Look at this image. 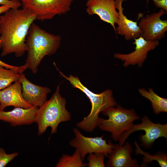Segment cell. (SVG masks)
Segmentation results:
<instances>
[{"mask_svg": "<svg viewBox=\"0 0 167 167\" xmlns=\"http://www.w3.org/2000/svg\"><path fill=\"white\" fill-rule=\"evenodd\" d=\"M0 16L1 56L14 53L22 56L28 48L26 40L29 28L36 19V15L27 9L10 8Z\"/></svg>", "mask_w": 167, "mask_h": 167, "instance_id": "cell-1", "label": "cell"}, {"mask_svg": "<svg viewBox=\"0 0 167 167\" xmlns=\"http://www.w3.org/2000/svg\"><path fill=\"white\" fill-rule=\"evenodd\" d=\"M61 36L47 32L33 22L31 25L26 40L28 54L25 64L34 74L46 56L55 53L61 41Z\"/></svg>", "mask_w": 167, "mask_h": 167, "instance_id": "cell-2", "label": "cell"}, {"mask_svg": "<svg viewBox=\"0 0 167 167\" xmlns=\"http://www.w3.org/2000/svg\"><path fill=\"white\" fill-rule=\"evenodd\" d=\"M54 65L61 76L67 80L73 87L84 92L89 99L92 105L90 112L82 120L77 123L76 126L86 132H92L98 126L100 113L117 105L113 97L112 91L108 89L100 93H95L83 85L77 76L71 74L68 77L58 69L55 64Z\"/></svg>", "mask_w": 167, "mask_h": 167, "instance_id": "cell-3", "label": "cell"}, {"mask_svg": "<svg viewBox=\"0 0 167 167\" xmlns=\"http://www.w3.org/2000/svg\"><path fill=\"white\" fill-rule=\"evenodd\" d=\"M60 84L50 99L37 109L35 116V122L37 125L38 135L45 133L48 127L51 128V135L56 133L58 125L62 122L69 121L71 115L66 108V99L60 92Z\"/></svg>", "mask_w": 167, "mask_h": 167, "instance_id": "cell-4", "label": "cell"}, {"mask_svg": "<svg viewBox=\"0 0 167 167\" xmlns=\"http://www.w3.org/2000/svg\"><path fill=\"white\" fill-rule=\"evenodd\" d=\"M102 113L108 118L99 117L98 126L101 130L110 132L115 141H118L122 134L132 128L135 120L140 118L134 109H125L119 105L109 108Z\"/></svg>", "mask_w": 167, "mask_h": 167, "instance_id": "cell-5", "label": "cell"}, {"mask_svg": "<svg viewBox=\"0 0 167 167\" xmlns=\"http://www.w3.org/2000/svg\"><path fill=\"white\" fill-rule=\"evenodd\" d=\"M22 8L34 13L36 19L50 20L57 15L67 13L74 0H19Z\"/></svg>", "mask_w": 167, "mask_h": 167, "instance_id": "cell-6", "label": "cell"}, {"mask_svg": "<svg viewBox=\"0 0 167 167\" xmlns=\"http://www.w3.org/2000/svg\"><path fill=\"white\" fill-rule=\"evenodd\" d=\"M142 122L134 124L132 128L124 132L119 140V144L122 145L130 135L132 132L139 130H143L145 133L140 135L139 137L141 145L145 148H150L156 139L163 137L167 139V124L159 123H154L149 119L147 115L141 119Z\"/></svg>", "mask_w": 167, "mask_h": 167, "instance_id": "cell-7", "label": "cell"}, {"mask_svg": "<svg viewBox=\"0 0 167 167\" xmlns=\"http://www.w3.org/2000/svg\"><path fill=\"white\" fill-rule=\"evenodd\" d=\"M73 132L75 137L69 142V144L79 152L83 161L86 155L92 153H102L108 157L115 148V145L110 141L107 143L106 139H103L104 136H85L76 128L73 129Z\"/></svg>", "mask_w": 167, "mask_h": 167, "instance_id": "cell-8", "label": "cell"}, {"mask_svg": "<svg viewBox=\"0 0 167 167\" xmlns=\"http://www.w3.org/2000/svg\"><path fill=\"white\" fill-rule=\"evenodd\" d=\"M161 9L157 13L148 14L142 18L139 26L142 31L141 36L147 41L160 40L164 37L167 30V21L162 20L161 16L167 13Z\"/></svg>", "mask_w": 167, "mask_h": 167, "instance_id": "cell-9", "label": "cell"}, {"mask_svg": "<svg viewBox=\"0 0 167 167\" xmlns=\"http://www.w3.org/2000/svg\"><path fill=\"white\" fill-rule=\"evenodd\" d=\"M134 39L135 42L133 43L135 47L134 51L126 54L118 53L114 54L115 58L124 61L125 67L135 64H137L139 67L142 66L147 57L148 52L154 49L159 44L158 40L147 41L141 36Z\"/></svg>", "mask_w": 167, "mask_h": 167, "instance_id": "cell-10", "label": "cell"}, {"mask_svg": "<svg viewBox=\"0 0 167 167\" xmlns=\"http://www.w3.org/2000/svg\"><path fill=\"white\" fill-rule=\"evenodd\" d=\"M86 11L89 15H96L101 20L110 24L116 32L115 24L118 19L115 0H88Z\"/></svg>", "mask_w": 167, "mask_h": 167, "instance_id": "cell-11", "label": "cell"}, {"mask_svg": "<svg viewBox=\"0 0 167 167\" xmlns=\"http://www.w3.org/2000/svg\"><path fill=\"white\" fill-rule=\"evenodd\" d=\"M29 109L33 107L24 98L21 84L18 79L5 88L0 90V111L8 106Z\"/></svg>", "mask_w": 167, "mask_h": 167, "instance_id": "cell-12", "label": "cell"}, {"mask_svg": "<svg viewBox=\"0 0 167 167\" xmlns=\"http://www.w3.org/2000/svg\"><path fill=\"white\" fill-rule=\"evenodd\" d=\"M22 94L24 99L33 107H40L46 101L50 88L35 85L28 80L23 73L19 74Z\"/></svg>", "mask_w": 167, "mask_h": 167, "instance_id": "cell-13", "label": "cell"}, {"mask_svg": "<svg viewBox=\"0 0 167 167\" xmlns=\"http://www.w3.org/2000/svg\"><path fill=\"white\" fill-rule=\"evenodd\" d=\"M133 149L131 145L126 142L124 145H115L112 152L109 155L106 166L108 167H138L139 165L136 159L131 156Z\"/></svg>", "mask_w": 167, "mask_h": 167, "instance_id": "cell-14", "label": "cell"}, {"mask_svg": "<svg viewBox=\"0 0 167 167\" xmlns=\"http://www.w3.org/2000/svg\"><path fill=\"white\" fill-rule=\"evenodd\" d=\"M38 108L15 107L10 111H0V120L9 123L13 126L30 125L35 122V116Z\"/></svg>", "mask_w": 167, "mask_h": 167, "instance_id": "cell-15", "label": "cell"}, {"mask_svg": "<svg viewBox=\"0 0 167 167\" xmlns=\"http://www.w3.org/2000/svg\"><path fill=\"white\" fill-rule=\"evenodd\" d=\"M127 0H115L116 9L118 10V19L116 28L118 34L123 36L125 39L129 40L141 36L142 31L138 25L137 21L134 22L127 19L123 14L122 3Z\"/></svg>", "mask_w": 167, "mask_h": 167, "instance_id": "cell-16", "label": "cell"}, {"mask_svg": "<svg viewBox=\"0 0 167 167\" xmlns=\"http://www.w3.org/2000/svg\"><path fill=\"white\" fill-rule=\"evenodd\" d=\"M139 92L141 95L148 100L151 103L154 113L157 114L161 112H167V99L160 97L149 88L148 90L140 88Z\"/></svg>", "mask_w": 167, "mask_h": 167, "instance_id": "cell-17", "label": "cell"}, {"mask_svg": "<svg viewBox=\"0 0 167 167\" xmlns=\"http://www.w3.org/2000/svg\"><path fill=\"white\" fill-rule=\"evenodd\" d=\"M134 143L136 148L135 154H140L143 156L142 166H146L147 164L155 161L158 162L159 165L161 167L167 166V155L166 153L162 152H159L156 154L152 155L149 153L143 152L141 149L136 141Z\"/></svg>", "mask_w": 167, "mask_h": 167, "instance_id": "cell-18", "label": "cell"}, {"mask_svg": "<svg viewBox=\"0 0 167 167\" xmlns=\"http://www.w3.org/2000/svg\"><path fill=\"white\" fill-rule=\"evenodd\" d=\"M80 154L76 149L71 156L63 154L57 163L56 167H84L88 164L83 162Z\"/></svg>", "mask_w": 167, "mask_h": 167, "instance_id": "cell-19", "label": "cell"}, {"mask_svg": "<svg viewBox=\"0 0 167 167\" xmlns=\"http://www.w3.org/2000/svg\"><path fill=\"white\" fill-rule=\"evenodd\" d=\"M19 74L14 71L0 66V90L19 79Z\"/></svg>", "mask_w": 167, "mask_h": 167, "instance_id": "cell-20", "label": "cell"}, {"mask_svg": "<svg viewBox=\"0 0 167 167\" xmlns=\"http://www.w3.org/2000/svg\"><path fill=\"white\" fill-rule=\"evenodd\" d=\"M87 157L89 167H105L104 160L105 155L102 153H92L89 154Z\"/></svg>", "mask_w": 167, "mask_h": 167, "instance_id": "cell-21", "label": "cell"}, {"mask_svg": "<svg viewBox=\"0 0 167 167\" xmlns=\"http://www.w3.org/2000/svg\"><path fill=\"white\" fill-rule=\"evenodd\" d=\"M18 154L17 152L7 154L4 149L0 148V167H5Z\"/></svg>", "mask_w": 167, "mask_h": 167, "instance_id": "cell-22", "label": "cell"}, {"mask_svg": "<svg viewBox=\"0 0 167 167\" xmlns=\"http://www.w3.org/2000/svg\"><path fill=\"white\" fill-rule=\"evenodd\" d=\"M0 66L6 69L12 70L19 74L23 73L27 69V66L25 65L19 66H14L6 63L0 60Z\"/></svg>", "mask_w": 167, "mask_h": 167, "instance_id": "cell-23", "label": "cell"}, {"mask_svg": "<svg viewBox=\"0 0 167 167\" xmlns=\"http://www.w3.org/2000/svg\"><path fill=\"white\" fill-rule=\"evenodd\" d=\"M0 4L13 9L19 8L22 6L21 3L19 0H0Z\"/></svg>", "mask_w": 167, "mask_h": 167, "instance_id": "cell-24", "label": "cell"}, {"mask_svg": "<svg viewBox=\"0 0 167 167\" xmlns=\"http://www.w3.org/2000/svg\"><path fill=\"white\" fill-rule=\"evenodd\" d=\"M147 0V2L148 4V1ZM154 2L155 6L157 7L160 8L167 11V0H152Z\"/></svg>", "mask_w": 167, "mask_h": 167, "instance_id": "cell-25", "label": "cell"}]
</instances>
